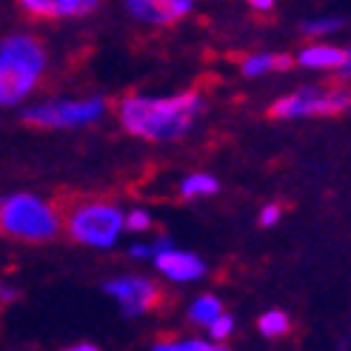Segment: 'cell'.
Wrapping results in <instances>:
<instances>
[{
  "instance_id": "obj_1",
  "label": "cell",
  "mask_w": 351,
  "mask_h": 351,
  "mask_svg": "<svg viewBox=\"0 0 351 351\" xmlns=\"http://www.w3.org/2000/svg\"><path fill=\"white\" fill-rule=\"evenodd\" d=\"M206 112V97L195 89L178 95H129L117 103V120L123 132H129L146 143H174L183 140Z\"/></svg>"
},
{
  "instance_id": "obj_2",
  "label": "cell",
  "mask_w": 351,
  "mask_h": 351,
  "mask_svg": "<svg viewBox=\"0 0 351 351\" xmlns=\"http://www.w3.org/2000/svg\"><path fill=\"white\" fill-rule=\"evenodd\" d=\"M49 66L46 46L34 34H9L0 40V109H14L38 89Z\"/></svg>"
},
{
  "instance_id": "obj_3",
  "label": "cell",
  "mask_w": 351,
  "mask_h": 351,
  "mask_svg": "<svg viewBox=\"0 0 351 351\" xmlns=\"http://www.w3.org/2000/svg\"><path fill=\"white\" fill-rule=\"evenodd\" d=\"M63 232V215L55 203H49L32 191H14L0 197V234L23 243H46Z\"/></svg>"
},
{
  "instance_id": "obj_4",
  "label": "cell",
  "mask_w": 351,
  "mask_h": 351,
  "mask_svg": "<svg viewBox=\"0 0 351 351\" xmlns=\"http://www.w3.org/2000/svg\"><path fill=\"white\" fill-rule=\"evenodd\" d=\"M66 234L80 245L109 252L123 237V208L109 200H83L69 208L63 220Z\"/></svg>"
},
{
  "instance_id": "obj_5",
  "label": "cell",
  "mask_w": 351,
  "mask_h": 351,
  "mask_svg": "<svg viewBox=\"0 0 351 351\" xmlns=\"http://www.w3.org/2000/svg\"><path fill=\"white\" fill-rule=\"evenodd\" d=\"M109 103L100 95L89 97H51L23 109V120L38 129H86L106 117Z\"/></svg>"
},
{
  "instance_id": "obj_6",
  "label": "cell",
  "mask_w": 351,
  "mask_h": 351,
  "mask_svg": "<svg viewBox=\"0 0 351 351\" xmlns=\"http://www.w3.org/2000/svg\"><path fill=\"white\" fill-rule=\"evenodd\" d=\"M351 109V92L343 86H303L291 95H283L271 103L269 114L277 120L300 117H335Z\"/></svg>"
},
{
  "instance_id": "obj_7",
  "label": "cell",
  "mask_w": 351,
  "mask_h": 351,
  "mask_svg": "<svg viewBox=\"0 0 351 351\" xmlns=\"http://www.w3.org/2000/svg\"><path fill=\"white\" fill-rule=\"evenodd\" d=\"M103 291L112 297L120 308V314H126V317H143L146 311H152L157 303H160V286L143 274L114 277L103 286Z\"/></svg>"
},
{
  "instance_id": "obj_8",
  "label": "cell",
  "mask_w": 351,
  "mask_h": 351,
  "mask_svg": "<svg viewBox=\"0 0 351 351\" xmlns=\"http://www.w3.org/2000/svg\"><path fill=\"white\" fill-rule=\"evenodd\" d=\"M123 9L137 23L163 29L186 21L195 12V0H123Z\"/></svg>"
},
{
  "instance_id": "obj_9",
  "label": "cell",
  "mask_w": 351,
  "mask_h": 351,
  "mask_svg": "<svg viewBox=\"0 0 351 351\" xmlns=\"http://www.w3.org/2000/svg\"><path fill=\"white\" fill-rule=\"evenodd\" d=\"M152 263H154V269L169 280V283H197V280H203L206 271H208L206 260L200 254L178 249L174 243L169 245V249L152 254Z\"/></svg>"
},
{
  "instance_id": "obj_10",
  "label": "cell",
  "mask_w": 351,
  "mask_h": 351,
  "mask_svg": "<svg viewBox=\"0 0 351 351\" xmlns=\"http://www.w3.org/2000/svg\"><path fill=\"white\" fill-rule=\"evenodd\" d=\"M21 9L40 21H69L95 12L103 0H17Z\"/></svg>"
},
{
  "instance_id": "obj_11",
  "label": "cell",
  "mask_w": 351,
  "mask_h": 351,
  "mask_svg": "<svg viewBox=\"0 0 351 351\" xmlns=\"http://www.w3.org/2000/svg\"><path fill=\"white\" fill-rule=\"evenodd\" d=\"M346 51L348 46H335V43H323L314 38V43L303 46L300 51H297L294 63L308 69V72H337V69L343 66L346 60Z\"/></svg>"
},
{
  "instance_id": "obj_12",
  "label": "cell",
  "mask_w": 351,
  "mask_h": 351,
  "mask_svg": "<svg viewBox=\"0 0 351 351\" xmlns=\"http://www.w3.org/2000/svg\"><path fill=\"white\" fill-rule=\"evenodd\" d=\"M291 58L289 55H277V51H257V55L243 58L240 72L245 77H263L269 72H280V69H289Z\"/></svg>"
},
{
  "instance_id": "obj_13",
  "label": "cell",
  "mask_w": 351,
  "mask_h": 351,
  "mask_svg": "<svg viewBox=\"0 0 351 351\" xmlns=\"http://www.w3.org/2000/svg\"><path fill=\"white\" fill-rule=\"evenodd\" d=\"M180 197L183 200H200V197H212L220 191V183L215 174H206V171H191L180 180Z\"/></svg>"
},
{
  "instance_id": "obj_14",
  "label": "cell",
  "mask_w": 351,
  "mask_h": 351,
  "mask_svg": "<svg viewBox=\"0 0 351 351\" xmlns=\"http://www.w3.org/2000/svg\"><path fill=\"white\" fill-rule=\"evenodd\" d=\"M220 311H223L220 297H215V294H200V297H195V300H191V306H189V311H186V317H189V323H195V326L206 328L208 323L217 317Z\"/></svg>"
},
{
  "instance_id": "obj_15",
  "label": "cell",
  "mask_w": 351,
  "mask_h": 351,
  "mask_svg": "<svg viewBox=\"0 0 351 351\" xmlns=\"http://www.w3.org/2000/svg\"><path fill=\"white\" fill-rule=\"evenodd\" d=\"M289 328H291V320H289V314L283 308H269V311H263L260 314V320H257V331L266 340H277V337H283L289 335Z\"/></svg>"
},
{
  "instance_id": "obj_16",
  "label": "cell",
  "mask_w": 351,
  "mask_h": 351,
  "mask_svg": "<svg viewBox=\"0 0 351 351\" xmlns=\"http://www.w3.org/2000/svg\"><path fill=\"white\" fill-rule=\"evenodd\" d=\"M152 348L154 351H217L223 346L208 337H169V340H157Z\"/></svg>"
},
{
  "instance_id": "obj_17",
  "label": "cell",
  "mask_w": 351,
  "mask_h": 351,
  "mask_svg": "<svg viewBox=\"0 0 351 351\" xmlns=\"http://www.w3.org/2000/svg\"><path fill=\"white\" fill-rule=\"evenodd\" d=\"M343 29V17H311V21L300 23V32L306 38H328Z\"/></svg>"
},
{
  "instance_id": "obj_18",
  "label": "cell",
  "mask_w": 351,
  "mask_h": 351,
  "mask_svg": "<svg viewBox=\"0 0 351 351\" xmlns=\"http://www.w3.org/2000/svg\"><path fill=\"white\" fill-rule=\"evenodd\" d=\"M234 326H237V323H234L232 314L220 311L217 317L206 326V331H208V340H215V343H226V340H229V337L234 335Z\"/></svg>"
},
{
  "instance_id": "obj_19",
  "label": "cell",
  "mask_w": 351,
  "mask_h": 351,
  "mask_svg": "<svg viewBox=\"0 0 351 351\" xmlns=\"http://www.w3.org/2000/svg\"><path fill=\"white\" fill-rule=\"evenodd\" d=\"M123 229L132 234H143L152 229V215L146 208H129V212H123Z\"/></svg>"
},
{
  "instance_id": "obj_20",
  "label": "cell",
  "mask_w": 351,
  "mask_h": 351,
  "mask_svg": "<svg viewBox=\"0 0 351 351\" xmlns=\"http://www.w3.org/2000/svg\"><path fill=\"white\" fill-rule=\"evenodd\" d=\"M280 217H283V208H280L277 203H269V206L260 208V226H263V229H271V226H277Z\"/></svg>"
},
{
  "instance_id": "obj_21",
  "label": "cell",
  "mask_w": 351,
  "mask_h": 351,
  "mask_svg": "<svg viewBox=\"0 0 351 351\" xmlns=\"http://www.w3.org/2000/svg\"><path fill=\"white\" fill-rule=\"evenodd\" d=\"M129 257H134V260H146V257H152V243L146 240H140V243H132L129 245Z\"/></svg>"
},
{
  "instance_id": "obj_22",
  "label": "cell",
  "mask_w": 351,
  "mask_h": 351,
  "mask_svg": "<svg viewBox=\"0 0 351 351\" xmlns=\"http://www.w3.org/2000/svg\"><path fill=\"white\" fill-rule=\"evenodd\" d=\"M337 80H351V46H348V51H346V60H343V66L337 69Z\"/></svg>"
},
{
  "instance_id": "obj_23",
  "label": "cell",
  "mask_w": 351,
  "mask_h": 351,
  "mask_svg": "<svg viewBox=\"0 0 351 351\" xmlns=\"http://www.w3.org/2000/svg\"><path fill=\"white\" fill-rule=\"evenodd\" d=\"M12 300H17V289L9 283H0V303H12Z\"/></svg>"
},
{
  "instance_id": "obj_24",
  "label": "cell",
  "mask_w": 351,
  "mask_h": 351,
  "mask_svg": "<svg viewBox=\"0 0 351 351\" xmlns=\"http://www.w3.org/2000/svg\"><path fill=\"white\" fill-rule=\"evenodd\" d=\"M254 12H271L274 9V0H245Z\"/></svg>"
},
{
  "instance_id": "obj_25",
  "label": "cell",
  "mask_w": 351,
  "mask_h": 351,
  "mask_svg": "<svg viewBox=\"0 0 351 351\" xmlns=\"http://www.w3.org/2000/svg\"><path fill=\"white\" fill-rule=\"evenodd\" d=\"M72 351H97V346L95 343H77V346H72Z\"/></svg>"
}]
</instances>
